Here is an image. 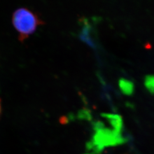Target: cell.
<instances>
[{
	"mask_svg": "<svg viewBox=\"0 0 154 154\" xmlns=\"http://www.w3.org/2000/svg\"><path fill=\"white\" fill-rule=\"evenodd\" d=\"M144 85L149 91L154 93V74H149L145 77Z\"/></svg>",
	"mask_w": 154,
	"mask_h": 154,
	"instance_id": "3",
	"label": "cell"
},
{
	"mask_svg": "<svg viewBox=\"0 0 154 154\" xmlns=\"http://www.w3.org/2000/svg\"><path fill=\"white\" fill-rule=\"evenodd\" d=\"M119 88H121L122 91L127 95H130L134 91V84L131 81L123 78L119 81Z\"/></svg>",
	"mask_w": 154,
	"mask_h": 154,
	"instance_id": "2",
	"label": "cell"
},
{
	"mask_svg": "<svg viewBox=\"0 0 154 154\" xmlns=\"http://www.w3.org/2000/svg\"><path fill=\"white\" fill-rule=\"evenodd\" d=\"M1 100H0V115H1Z\"/></svg>",
	"mask_w": 154,
	"mask_h": 154,
	"instance_id": "4",
	"label": "cell"
},
{
	"mask_svg": "<svg viewBox=\"0 0 154 154\" xmlns=\"http://www.w3.org/2000/svg\"><path fill=\"white\" fill-rule=\"evenodd\" d=\"M12 22L21 41L28 38L38 26L44 23L36 13L26 8H19L14 12Z\"/></svg>",
	"mask_w": 154,
	"mask_h": 154,
	"instance_id": "1",
	"label": "cell"
}]
</instances>
